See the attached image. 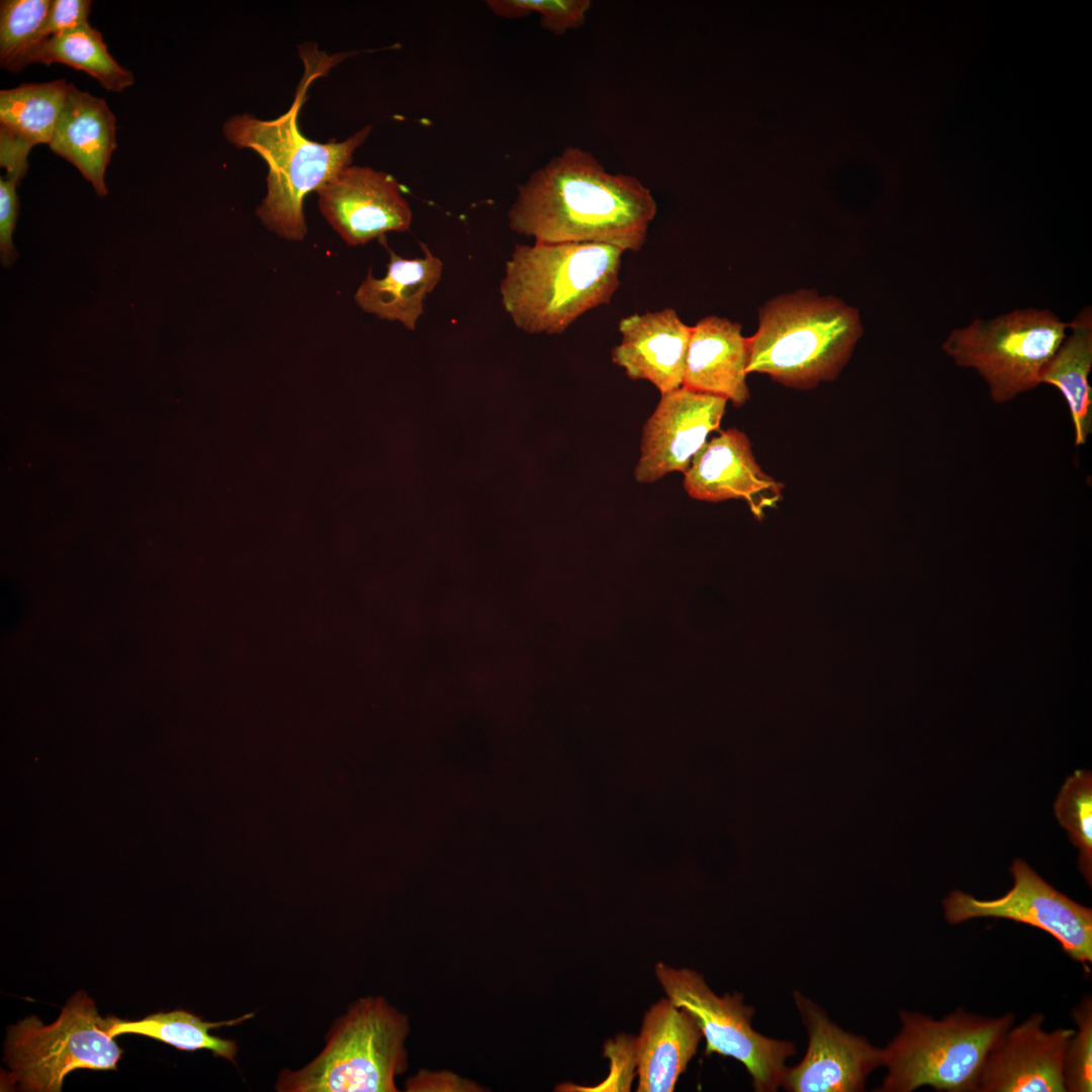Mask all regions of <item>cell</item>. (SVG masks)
Listing matches in <instances>:
<instances>
[{
	"instance_id": "cell-1",
	"label": "cell",
	"mask_w": 1092,
	"mask_h": 1092,
	"mask_svg": "<svg viewBox=\"0 0 1092 1092\" xmlns=\"http://www.w3.org/2000/svg\"><path fill=\"white\" fill-rule=\"evenodd\" d=\"M656 211L638 178L610 173L588 151L568 147L518 186L508 223L535 243H599L638 252Z\"/></svg>"
},
{
	"instance_id": "cell-2",
	"label": "cell",
	"mask_w": 1092,
	"mask_h": 1092,
	"mask_svg": "<svg viewBox=\"0 0 1092 1092\" xmlns=\"http://www.w3.org/2000/svg\"><path fill=\"white\" fill-rule=\"evenodd\" d=\"M333 59L305 60V73L290 108L274 119H260L250 113L229 117L222 134L239 149L257 153L268 166L267 194L256 215L271 232L289 241L306 235L304 197L316 191L335 174L352 164L353 154L369 136L365 125L342 142L318 143L304 136L298 127V113L311 82L330 67Z\"/></svg>"
},
{
	"instance_id": "cell-3",
	"label": "cell",
	"mask_w": 1092,
	"mask_h": 1092,
	"mask_svg": "<svg viewBox=\"0 0 1092 1092\" xmlns=\"http://www.w3.org/2000/svg\"><path fill=\"white\" fill-rule=\"evenodd\" d=\"M623 253L599 243L516 245L499 284L502 304L526 333L561 334L586 311L610 303Z\"/></svg>"
},
{
	"instance_id": "cell-4",
	"label": "cell",
	"mask_w": 1092,
	"mask_h": 1092,
	"mask_svg": "<svg viewBox=\"0 0 1092 1092\" xmlns=\"http://www.w3.org/2000/svg\"><path fill=\"white\" fill-rule=\"evenodd\" d=\"M862 334L858 311L811 291L777 297L759 313L748 338L747 373H762L794 388L836 378Z\"/></svg>"
},
{
	"instance_id": "cell-5",
	"label": "cell",
	"mask_w": 1092,
	"mask_h": 1092,
	"mask_svg": "<svg viewBox=\"0 0 1092 1092\" xmlns=\"http://www.w3.org/2000/svg\"><path fill=\"white\" fill-rule=\"evenodd\" d=\"M407 1017L382 997L355 1001L332 1025L326 1046L297 1071L280 1072V1092H394L407 1067Z\"/></svg>"
},
{
	"instance_id": "cell-6",
	"label": "cell",
	"mask_w": 1092,
	"mask_h": 1092,
	"mask_svg": "<svg viewBox=\"0 0 1092 1092\" xmlns=\"http://www.w3.org/2000/svg\"><path fill=\"white\" fill-rule=\"evenodd\" d=\"M1014 1015L983 1016L957 1008L941 1019L900 1012L901 1028L883 1049L887 1075L879 1092H911L923 1086L976 1092L984 1062L1013 1024Z\"/></svg>"
},
{
	"instance_id": "cell-7",
	"label": "cell",
	"mask_w": 1092,
	"mask_h": 1092,
	"mask_svg": "<svg viewBox=\"0 0 1092 1092\" xmlns=\"http://www.w3.org/2000/svg\"><path fill=\"white\" fill-rule=\"evenodd\" d=\"M94 1001L77 992L49 1025L31 1015L7 1030L2 1074L4 1088L59 1092L66 1075L76 1069L116 1070L122 1050L109 1032Z\"/></svg>"
},
{
	"instance_id": "cell-8",
	"label": "cell",
	"mask_w": 1092,
	"mask_h": 1092,
	"mask_svg": "<svg viewBox=\"0 0 1092 1092\" xmlns=\"http://www.w3.org/2000/svg\"><path fill=\"white\" fill-rule=\"evenodd\" d=\"M1068 330L1050 309L1019 308L952 330L942 350L957 365L976 370L991 398L1004 403L1041 384Z\"/></svg>"
},
{
	"instance_id": "cell-9",
	"label": "cell",
	"mask_w": 1092,
	"mask_h": 1092,
	"mask_svg": "<svg viewBox=\"0 0 1092 1092\" xmlns=\"http://www.w3.org/2000/svg\"><path fill=\"white\" fill-rule=\"evenodd\" d=\"M655 975L667 998L686 1009L706 1039V1055L719 1054L739 1061L757 1092L782 1086L787 1059L796 1055L794 1042L766 1037L751 1026L755 1009L742 1003L740 993L717 996L704 977L690 969L655 965Z\"/></svg>"
},
{
	"instance_id": "cell-10",
	"label": "cell",
	"mask_w": 1092,
	"mask_h": 1092,
	"mask_svg": "<svg viewBox=\"0 0 1092 1092\" xmlns=\"http://www.w3.org/2000/svg\"><path fill=\"white\" fill-rule=\"evenodd\" d=\"M1013 885L1003 896L981 900L961 890L943 900L944 918L959 924L975 918H1000L1051 934L1072 960L1089 972L1092 963V910L1044 881L1024 859L1010 866Z\"/></svg>"
},
{
	"instance_id": "cell-11",
	"label": "cell",
	"mask_w": 1092,
	"mask_h": 1092,
	"mask_svg": "<svg viewBox=\"0 0 1092 1092\" xmlns=\"http://www.w3.org/2000/svg\"><path fill=\"white\" fill-rule=\"evenodd\" d=\"M315 192L323 216L349 246L411 229L412 209L388 173L351 164Z\"/></svg>"
},
{
	"instance_id": "cell-12",
	"label": "cell",
	"mask_w": 1092,
	"mask_h": 1092,
	"mask_svg": "<svg viewBox=\"0 0 1092 1092\" xmlns=\"http://www.w3.org/2000/svg\"><path fill=\"white\" fill-rule=\"evenodd\" d=\"M727 401L684 386L662 393L643 427L635 479L651 483L670 472L685 473L720 427Z\"/></svg>"
},
{
	"instance_id": "cell-13",
	"label": "cell",
	"mask_w": 1092,
	"mask_h": 1092,
	"mask_svg": "<svg viewBox=\"0 0 1092 1092\" xmlns=\"http://www.w3.org/2000/svg\"><path fill=\"white\" fill-rule=\"evenodd\" d=\"M795 1003L808 1032L803 1060L788 1068L782 1086L791 1092H858L883 1063V1049L841 1029L824 1010L798 991Z\"/></svg>"
},
{
	"instance_id": "cell-14",
	"label": "cell",
	"mask_w": 1092,
	"mask_h": 1092,
	"mask_svg": "<svg viewBox=\"0 0 1092 1092\" xmlns=\"http://www.w3.org/2000/svg\"><path fill=\"white\" fill-rule=\"evenodd\" d=\"M1044 1015L1033 1013L1013 1024L989 1052L976 1092L1065 1091L1064 1061L1073 1028H1043Z\"/></svg>"
},
{
	"instance_id": "cell-15",
	"label": "cell",
	"mask_w": 1092,
	"mask_h": 1092,
	"mask_svg": "<svg viewBox=\"0 0 1092 1092\" xmlns=\"http://www.w3.org/2000/svg\"><path fill=\"white\" fill-rule=\"evenodd\" d=\"M684 475L691 497L711 503L742 498L758 521L782 499L784 484L761 469L747 436L733 428L707 441Z\"/></svg>"
},
{
	"instance_id": "cell-16",
	"label": "cell",
	"mask_w": 1092,
	"mask_h": 1092,
	"mask_svg": "<svg viewBox=\"0 0 1092 1092\" xmlns=\"http://www.w3.org/2000/svg\"><path fill=\"white\" fill-rule=\"evenodd\" d=\"M618 329L621 342L612 350V361L630 379L647 380L661 394L682 386L691 327L673 308L633 313Z\"/></svg>"
},
{
	"instance_id": "cell-17",
	"label": "cell",
	"mask_w": 1092,
	"mask_h": 1092,
	"mask_svg": "<svg viewBox=\"0 0 1092 1092\" xmlns=\"http://www.w3.org/2000/svg\"><path fill=\"white\" fill-rule=\"evenodd\" d=\"M748 338L728 318L706 316L691 327L682 386L721 396L735 406L749 398Z\"/></svg>"
},
{
	"instance_id": "cell-18",
	"label": "cell",
	"mask_w": 1092,
	"mask_h": 1092,
	"mask_svg": "<svg viewBox=\"0 0 1092 1092\" xmlns=\"http://www.w3.org/2000/svg\"><path fill=\"white\" fill-rule=\"evenodd\" d=\"M703 1034L693 1016L662 998L645 1013L633 1040L638 1092H671L697 1052Z\"/></svg>"
},
{
	"instance_id": "cell-19",
	"label": "cell",
	"mask_w": 1092,
	"mask_h": 1092,
	"mask_svg": "<svg viewBox=\"0 0 1092 1092\" xmlns=\"http://www.w3.org/2000/svg\"><path fill=\"white\" fill-rule=\"evenodd\" d=\"M49 146L74 165L99 196L107 195L104 176L117 143L116 117L105 99L68 83L65 104Z\"/></svg>"
},
{
	"instance_id": "cell-20",
	"label": "cell",
	"mask_w": 1092,
	"mask_h": 1092,
	"mask_svg": "<svg viewBox=\"0 0 1092 1092\" xmlns=\"http://www.w3.org/2000/svg\"><path fill=\"white\" fill-rule=\"evenodd\" d=\"M379 240L389 253L386 274L375 278L370 269L354 299L364 311L399 322L414 331L424 313L425 299L441 280L444 264L423 243H420L423 257L405 259L389 249L384 237Z\"/></svg>"
},
{
	"instance_id": "cell-21",
	"label": "cell",
	"mask_w": 1092,
	"mask_h": 1092,
	"mask_svg": "<svg viewBox=\"0 0 1092 1092\" xmlns=\"http://www.w3.org/2000/svg\"><path fill=\"white\" fill-rule=\"evenodd\" d=\"M1071 334L1044 368L1040 383L1055 386L1063 395L1074 428L1075 446L1084 445L1092 433V310L1083 307L1069 322Z\"/></svg>"
},
{
	"instance_id": "cell-22",
	"label": "cell",
	"mask_w": 1092,
	"mask_h": 1092,
	"mask_svg": "<svg viewBox=\"0 0 1092 1092\" xmlns=\"http://www.w3.org/2000/svg\"><path fill=\"white\" fill-rule=\"evenodd\" d=\"M64 64L95 78L101 86L116 93L130 87L134 78L109 54L102 34L88 22L53 35L29 54L30 64Z\"/></svg>"
},
{
	"instance_id": "cell-23",
	"label": "cell",
	"mask_w": 1092,
	"mask_h": 1092,
	"mask_svg": "<svg viewBox=\"0 0 1092 1092\" xmlns=\"http://www.w3.org/2000/svg\"><path fill=\"white\" fill-rule=\"evenodd\" d=\"M68 83L58 79L0 91V130L31 149L50 144L65 104Z\"/></svg>"
},
{
	"instance_id": "cell-24",
	"label": "cell",
	"mask_w": 1092,
	"mask_h": 1092,
	"mask_svg": "<svg viewBox=\"0 0 1092 1092\" xmlns=\"http://www.w3.org/2000/svg\"><path fill=\"white\" fill-rule=\"evenodd\" d=\"M252 1016L253 1013H249L229 1021L208 1022L203 1021L200 1016L181 1009L158 1012L134 1021L110 1016L108 1032L112 1037L125 1033L141 1034L181 1051L207 1050L215 1057L235 1063L238 1053L237 1042L212 1035L209 1030L224 1025L240 1024Z\"/></svg>"
},
{
	"instance_id": "cell-25",
	"label": "cell",
	"mask_w": 1092,
	"mask_h": 1092,
	"mask_svg": "<svg viewBox=\"0 0 1092 1092\" xmlns=\"http://www.w3.org/2000/svg\"><path fill=\"white\" fill-rule=\"evenodd\" d=\"M52 0H2L0 2V65L13 73L27 67L30 52L40 33Z\"/></svg>"
},
{
	"instance_id": "cell-26",
	"label": "cell",
	"mask_w": 1092,
	"mask_h": 1092,
	"mask_svg": "<svg viewBox=\"0 0 1092 1092\" xmlns=\"http://www.w3.org/2000/svg\"><path fill=\"white\" fill-rule=\"evenodd\" d=\"M1054 813L1069 839L1077 847L1078 868L1089 887L1092 884V772L1076 769L1062 785Z\"/></svg>"
},
{
	"instance_id": "cell-27",
	"label": "cell",
	"mask_w": 1092,
	"mask_h": 1092,
	"mask_svg": "<svg viewBox=\"0 0 1092 1092\" xmlns=\"http://www.w3.org/2000/svg\"><path fill=\"white\" fill-rule=\"evenodd\" d=\"M490 11L503 18H522L536 12L542 28L561 35L583 25L590 8L588 0H487Z\"/></svg>"
},
{
	"instance_id": "cell-28",
	"label": "cell",
	"mask_w": 1092,
	"mask_h": 1092,
	"mask_svg": "<svg viewBox=\"0 0 1092 1092\" xmlns=\"http://www.w3.org/2000/svg\"><path fill=\"white\" fill-rule=\"evenodd\" d=\"M1077 1026L1069 1040L1064 1061L1066 1091L1092 1090V998L1086 994L1071 1011Z\"/></svg>"
},
{
	"instance_id": "cell-29",
	"label": "cell",
	"mask_w": 1092,
	"mask_h": 1092,
	"mask_svg": "<svg viewBox=\"0 0 1092 1092\" xmlns=\"http://www.w3.org/2000/svg\"><path fill=\"white\" fill-rule=\"evenodd\" d=\"M18 184L19 181L14 178H0V258L5 267L12 265L17 258L12 237L19 212Z\"/></svg>"
},
{
	"instance_id": "cell-30",
	"label": "cell",
	"mask_w": 1092,
	"mask_h": 1092,
	"mask_svg": "<svg viewBox=\"0 0 1092 1092\" xmlns=\"http://www.w3.org/2000/svg\"><path fill=\"white\" fill-rule=\"evenodd\" d=\"M91 5L90 0H52L49 15L41 29L40 42L53 35L87 23Z\"/></svg>"
},
{
	"instance_id": "cell-31",
	"label": "cell",
	"mask_w": 1092,
	"mask_h": 1092,
	"mask_svg": "<svg viewBox=\"0 0 1092 1092\" xmlns=\"http://www.w3.org/2000/svg\"><path fill=\"white\" fill-rule=\"evenodd\" d=\"M30 150L23 142L0 130V165L6 170L5 177L21 181L28 168Z\"/></svg>"
},
{
	"instance_id": "cell-32",
	"label": "cell",
	"mask_w": 1092,
	"mask_h": 1092,
	"mask_svg": "<svg viewBox=\"0 0 1092 1092\" xmlns=\"http://www.w3.org/2000/svg\"><path fill=\"white\" fill-rule=\"evenodd\" d=\"M407 1091H475L477 1085L448 1072H421L411 1078Z\"/></svg>"
}]
</instances>
